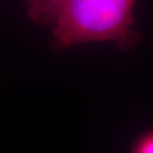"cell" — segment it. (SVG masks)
<instances>
[{"label":"cell","mask_w":153,"mask_h":153,"mask_svg":"<svg viewBox=\"0 0 153 153\" xmlns=\"http://www.w3.org/2000/svg\"><path fill=\"white\" fill-rule=\"evenodd\" d=\"M137 0H68L52 29L51 47L64 51L76 46L111 42L129 50L141 42L133 29Z\"/></svg>","instance_id":"6da1fadb"},{"label":"cell","mask_w":153,"mask_h":153,"mask_svg":"<svg viewBox=\"0 0 153 153\" xmlns=\"http://www.w3.org/2000/svg\"><path fill=\"white\" fill-rule=\"evenodd\" d=\"M67 2L68 0H25L29 18L42 26H53Z\"/></svg>","instance_id":"7a4b0ae2"},{"label":"cell","mask_w":153,"mask_h":153,"mask_svg":"<svg viewBox=\"0 0 153 153\" xmlns=\"http://www.w3.org/2000/svg\"><path fill=\"white\" fill-rule=\"evenodd\" d=\"M133 153H153V133L143 137Z\"/></svg>","instance_id":"3957f363"}]
</instances>
